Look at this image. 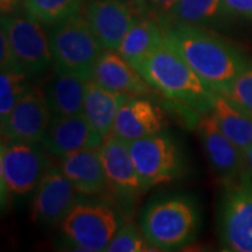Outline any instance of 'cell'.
I'll return each instance as SVG.
<instances>
[{
  "label": "cell",
  "instance_id": "obj_32",
  "mask_svg": "<svg viewBox=\"0 0 252 252\" xmlns=\"http://www.w3.org/2000/svg\"><path fill=\"white\" fill-rule=\"evenodd\" d=\"M20 0H0V9H1V15H7L13 13L14 9L17 8Z\"/></svg>",
  "mask_w": 252,
  "mask_h": 252
},
{
  "label": "cell",
  "instance_id": "obj_21",
  "mask_svg": "<svg viewBox=\"0 0 252 252\" xmlns=\"http://www.w3.org/2000/svg\"><path fill=\"white\" fill-rule=\"evenodd\" d=\"M212 116L217 126L242 153L252 144V113L216 93L212 108Z\"/></svg>",
  "mask_w": 252,
  "mask_h": 252
},
{
  "label": "cell",
  "instance_id": "obj_6",
  "mask_svg": "<svg viewBox=\"0 0 252 252\" xmlns=\"http://www.w3.org/2000/svg\"><path fill=\"white\" fill-rule=\"evenodd\" d=\"M41 143L2 140L0 149V186L2 203L8 197H25L35 190L52 166Z\"/></svg>",
  "mask_w": 252,
  "mask_h": 252
},
{
  "label": "cell",
  "instance_id": "obj_24",
  "mask_svg": "<svg viewBox=\"0 0 252 252\" xmlns=\"http://www.w3.org/2000/svg\"><path fill=\"white\" fill-rule=\"evenodd\" d=\"M87 0H23L25 12L42 25L52 26L80 13Z\"/></svg>",
  "mask_w": 252,
  "mask_h": 252
},
{
  "label": "cell",
  "instance_id": "obj_12",
  "mask_svg": "<svg viewBox=\"0 0 252 252\" xmlns=\"http://www.w3.org/2000/svg\"><path fill=\"white\" fill-rule=\"evenodd\" d=\"M52 117L45 90L30 84L7 118L0 123L2 139L41 143Z\"/></svg>",
  "mask_w": 252,
  "mask_h": 252
},
{
  "label": "cell",
  "instance_id": "obj_5",
  "mask_svg": "<svg viewBox=\"0 0 252 252\" xmlns=\"http://www.w3.org/2000/svg\"><path fill=\"white\" fill-rule=\"evenodd\" d=\"M54 67L83 80L93 78L94 69L104 48L84 15H71L52 25L48 32Z\"/></svg>",
  "mask_w": 252,
  "mask_h": 252
},
{
  "label": "cell",
  "instance_id": "obj_23",
  "mask_svg": "<svg viewBox=\"0 0 252 252\" xmlns=\"http://www.w3.org/2000/svg\"><path fill=\"white\" fill-rule=\"evenodd\" d=\"M224 12L228 11L223 0H179L171 25L185 24L202 27L219 20Z\"/></svg>",
  "mask_w": 252,
  "mask_h": 252
},
{
  "label": "cell",
  "instance_id": "obj_30",
  "mask_svg": "<svg viewBox=\"0 0 252 252\" xmlns=\"http://www.w3.org/2000/svg\"><path fill=\"white\" fill-rule=\"evenodd\" d=\"M226 11L252 19V0H223Z\"/></svg>",
  "mask_w": 252,
  "mask_h": 252
},
{
  "label": "cell",
  "instance_id": "obj_15",
  "mask_svg": "<svg viewBox=\"0 0 252 252\" xmlns=\"http://www.w3.org/2000/svg\"><path fill=\"white\" fill-rule=\"evenodd\" d=\"M137 12L126 0H89L84 17L103 48L117 50L139 19Z\"/></svg>",
  "mask_w": 252,
  "mask_h": 252
},
{
  "label": "cell",
  "instance_id": "obj_9",
  "mask_svg": "<svg viewBox=\"0 0 252 252\" xmlns=\"http://www.w3.org/2000/svg\"><path fill=\"white\" fill-rule=\"evenodd\" d=\"M98 150L108 182V190L118 202L122 212L132 213L135 203L146 189L135 169L127 143L110 134Z\"/></svg>",
  "mask_w": 252,
  "mask_h": 252
},
{
  "label": "cell",
  "instance_id": "obj_1",
  "mask_svg": "<svg viewBox=\"0 0 252 252\" xmlns=\"http://www.w3.org/2000/svg\"><path fill=\"white\" fill-rule=\"evenodd\" d=\"M162 30L167 42L215 93L225 94L249 64L235 46L202 27L173 24Z\"/></svg>",
  "mask_w": 252,
  "mask_h": 252
},
{
  "label": "cell",
  "instance_id": "obj_11",
  "mask_svg": "<svg viewBox=\"0 0 252 252\" xmlns=\"http://www.w3.org/2000/svg\"><path fill=\"white\" fill-rule=\"evenodd\" d=\"M83 198L59 166H50L33 191L32 220L40 225L58 224Z\"/></svg>",
  "mask_w": 252,
  "mask_h": 252
},
{
  "label": "cell",
  "instance_id": "obj_18",
  "mask_svg": "<svg viewBox=\"0 0 252 252\" xmlns=\"http://www.w3.org/2000/svg\"><path fill=\"white\" fill-rule=\"evenodd\" d=\"M98 149L77 151L60 159L59 167L63 174L84 197L96 196L108 190Z\"/></svg>",
  "mask_w": 252,
  "mask_h": 252
},
{
  "label": "cell",
  "instance_id": "obj_8",
  "mask_svg": "<svg viewBox=\"0 0 252 252\" xmlns=\"http://www.w3.org/2000/svg\"><path fill=\"white\" fill-rule=\"evenodd\" d=\"M14 55L28 77H41L49 70L53 61L48 34L41 23L27 13L25 15H1Z\"/></svg>",
  "mask_w": 252,
  "mask_h": 252
},
{
  "label": "cell",
  "instance_id": "obj_22",
  "mask_svg": "<svg viewBox=\"0 0 252 252\" xmlns=\"http://www.w3.org/2000/svg\"><path fill=\"white\" fill-rule=\"evenodd\" d=\"M163 37L161 25L151 17H141L127 32L117 52L137 70Z\"/></svg>",
  "mask_w": 252,
  "mask_h": 252
},
{
  "label": "cell",
  "instance_id": "obj_29",
  "mask_svg": "<svg viewBox=\"0 0 252 252\" xmlns=\"http://www.w3.org/2000/svg\"><path fill=\"white\" fill-rule=\"evenodd\" d=\"M179 0H149V8L159 19L161 27L171 25L173 12Z\"/></svg>",
  "mask_w": 252,
  "mask_h": 252
},
{
  "label": "cell",
  "instance_id": "obj_2",
  "mask_svg": "<svg viewBox=\"0 0 252 252\" xmlns=\"http://www.w3.org/2000/svg\"><path fill=\"white\" fill-rule=\"evenodd\" d=\"M153 90L202 115L212 111L215 91L163 37L137 69Z\"/></svg>",
  "mask_w": 252,
  "mask_h": 252
},
{
  "label": "cell",
  "instance_id": "obj_33",
  "mask_svg": "<svg viewBox=\"0 0 252 252\" xmlns=\"http://www.w3.org/2000/svg\"><path fill=\"white\" fill-rule=\"evenodd\" d=\"M126 1L130 2L139 13H147L150 11L149 0H126Z\"/></svg>",
  "mask_w": 252,
  "mask_h": 252
},
{
  "label": "cell",
  "instance_id": "obj_26",
  "mask_svg": "<svg viewBox=\"0 0 252 252\" xmlns=\"http://www.w3.org/2000/svg\"><path fill=\"white\" fill-rule=\"evenodd\" d=\"M152 245L145 237L140 226L138 228L133 222L123 223L104 252H141L153 250Z\"/></svg>",
  "mask_w": 252,
  "mask_h": 252
},
{
  "label": "cell",
  "instance_id": "obj_4",
  "mask_svg": "<svg viewBox=\"0 0 252 252\" xmlns=\"http://www.w3.org/2000/svg\"><path fill=\"white\" fill-rule=\"evenodd\" d=\"M125 222L122 210L106 202L80 201L60 224L63 243L72 250L105 251Z\"/></svg>",
  "mask_w": 252,
  "mask_h": 252
},
{
  "label": "cell",
  "instance_id": "obj_31",
  "mask_svg": "<svg viewBox=\"0 0 252 252\" xmlns=\"http://www.w3.org/2000/svg\"><path fill=\"white\" fill-rule=\"evenodd\" d=\"M239 180L252 184V144L243 152V168Z\"/></svg>",
  "mask_w": 252,
  "mask_h": 252
},
{
  "label": "cell",
  "instance_id": "obj_7",
  "mask_svg": "<svg viewBox=\"0 0 252 252\" xmlns=\"http://www.w3.org/2000/svg\"><path fill=\"white\" fill-rule=\"evenodd\" d=\"M132 160L146 190L179 179L185 169L184 156L165 131L127 143Z\"/></svg>",
  "mask_w": 252,
  "mask_h": 252
},
{
  "label": "cell",
  "instance_id": "obj_28",
  "mask_svg": "<svg viewBox=\"0 0 252 252\" xmlns=\"http://www.w3.org/2000/svg\"><path fill=\"white\" fill-rule=\"evenodd\" d=\"M0 67L1 69L24 71L15 58L7 33H6L5 28L1 26H0Z\"/></svg>",
  "mask_w": 252,
  "mask_h": 252
},
{
  "label": "cell",
  "instance_id": "obj_19",
  "mask_svg": "<svg viewBox=\"0 0 252 252\" xmlns=\"http://www.w3.org/2000/svg\"><path fill=\"white\" fill-rule=\"evenodd\" d=\"M54 75L45 94L53 116H70L83 112L87 82L72 72L54 67Z\"/></svg>",
  "mask_w": 252,
  "mask_h": 252
},
{
  "label": "cell",
  "instance_id": "obj_27",
  "mask_svg": "<svg viewBox=\"0 0 252 252\" xmlns=\"http://www.w3.org/2000/svg\"><path fill=\"white\" fill-rule=\"evenodd\" d=\"M223 94L238 106L252 113V64L249 63L239 72L226 93Z\"/></svg>",
  "mask_w": 252,
  "mask_h": 252
},
{
  "label": "cell",
  "instance_id": "obj_13",
  "mask_svg": "<svg viewBox=\"0 0 252 252\" xmlns=\"http://www.w3.org/2000/svg\"><path fill=\"white\" fill-rule=\"evenodd\" d=\"M197 134L214 174L224 186L241 179L243 153L220 130L212 113H202L196 123Z\"/></svg>",
  "mask_w": 252,
  "mask_h": 252
},
{
  "label": "cell",
  "instance_id": "obj_17",
  "mask_svg": "<svg viewBox=\"0 0 252 252\" xmlns=\"http://www.w3.org/2000/svg\"><path fill=\"white\" fill-rule=\"evenodd\" d=\"M93 80L106 89L130 96H149L152 88L117 50L104 49L94 69Z\"/></svg>",
  "mask_w": 252,
  "mask_h": 252
},
{
  "label": "cell",
  "instance_id": "obj_14",
  "mask_svg": "<svg viewBox=\"0 0 252 252\" xmlns=\"http://www.w3.org/2000/svg\"><path fill=\"white\" fill-rule=\"evenodd\" d=\"M104 139L82 112L53 116L41 144L49 154L61 159L77 151L98 149Z\"/></svg>",
  "mask_w": 252,
  "mask_h": 252
},
{
  "label": "cell",
  "instance_id": "obj_3",
  "mask_svg": "<svg viewBox=\"0 0 252 252\" xmlns=\"http://www.w3.org/2000/svg\"><path fill=\"white\" fill-rule=\"evenodd\" d=\"M201 215L197 204L185 194L151 198L140 215L139 226L154 250H179L196 241Z\"/></svg>",
  "mask_w": 252,
  "mask_h": 252
},
{
  "label": "cell",
  "instance_id": "obj_20",
  "mask_svg": "<svg viewBox=\"0 0 252 252\" xmlns=\"http://www.w3.org/2000/svg\"><path fill=\"white\" fill-rule=\"evenodd\" d=\"M130 94L106 89L93 78L87 82L83 115L90 124L106 138L111 134L117 113Z\"/></svg>",
  "mask_w": 252,
  "mask_h": 252
},
{
  "label": "cell",
  "instance_id": "obj_25",
  "mask_svg": "<svg viewBox=\"0 0 252 252\" xmlns=\"http://www.w3.org/2000/svg\"><path fill=\"white\" fill-rule=\"evenodd\" d=\"M28 75L20 70L1 69L0 71V123L7 118L12 110L30 87Z\"/></svg>",
  "mask_w": 252,
  "mask_h": 252
},
{
  "label": "cell",
  "instance_id": "obj_10",
  "mask_svg": "<svg viewBox=\"0 0 252 252\" xmlns=\"http://www.w3.org/2000/svg\"><path fill=\"white\" fill-rule=\"evenodd\" d=\"M220 239L224 251L252 252V184L225 186L220 210Z\"/></svg>",
  "mask_w": 252,
  "mask_h": 252
},
{
  "label": "cell",
  "instance_id": "obj_16",
  "mask_svg": "<svg viewBox=\"0 0 252 252\" xmlns=\"http://www.w3.org/2000/svg\"><path fill=\"white\" fill-rule=\"evenodd\" d=\"M166 128L165 113L144 96H128L119 109L111 134L128 141L160 133Z\"/></svg>",
  "mask_w": 252,
  "mask_h": 252
}]
</instances>
